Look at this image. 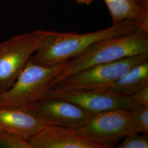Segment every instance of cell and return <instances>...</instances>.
Returning a JSON list of instances; mask_svg holds the SVG:
<instances>
[{
	"mask_svg": "<svg viewBox=\"0 0 148 148\" xmlns=\"http://www.w3.org/2000/svg\"><path fill=\"white\" fill-rule=\"evenodd\" d=\"M110 12L112 24L125 21L139 22L148 31V8L137 0H103Z\"/></svg>",
	"mask_w": 148,
	"mask_h": 148,
	"instance_id": "obj_11",
	"label": "cell"
},
{
	"mask_svg": "<svg viewBox=\"0 0 148 148\" xmlns=\"http://www.w3.org/2000/svg\"><path fill=\"white\" fill-rule=\"evenodd\" d=\"M134 132L148 133V105L133 104L130 110Z\"/></svg>",
	"mask_w": 148,
	"mask_h": 148,
	"instance_id": "obj_13",
	"label": "cell"
},
{
	"mask_svg": "<svg viewBox=\"0 0 148 148\" xmlns=\"http://www.w3.org/2000/svg\"><path fill=\"white\" fill-rule=\"evenodd\" d=\"M139 30L146 31L139 22L128 20L100 31L87 34L40 30V43L31 59L48 66L64 63L94 43Z\"/></svg>",
	"mask_w": 148,
	"mask_h": 148,
	"instance_id": "obj_1",
	"label": "cell"
},
{
	"mask_svg": "<svg viewBox=\"0 0 148 148\" xmlns=\"http://www.w3.org/2000/svg\"><path fill=\"white\" fill-rule=\"evenodd\" d=\"M148 86V61H146L133 67L104 91L130 96Z\"/></svg>",
	"mask_w": 148,
	"mask_h": 148,
	"instance_id": "obj_12",
	"label": "cell"
},
{
	"mask_svg": "<svg viewBox=\"0 0 148 148\" xmlns=\"http://www.w3.org/2000/svg\"><path fill=\"white\" fill-rule=\"evenodd\" d=\"M145 53H148V32L143 30L99 41L66 61L52 81L51 88L68 77L85 69Z\"/></svg>",
	"mask_w": 148,
	"mask_h": 148,
	"instance_id": "obj_2",
	"label": "cell"
},
{
	"mask_svg": "<svg viewBox=\"0 0 148 148\" xmlns=\"http://www.w3.org/2000/svg\"><path fill=\"white\" fill-rule=\"evenodd\" d=\"M102 148H112L134 132L129 110L116 109L93 114L85 122L72 127Z\"/></svg>",
	"mask_w": 148,
	"mask_h": 148,
	"instance_id": "obj_5",
	"label": "cell"
},
{
	"mask_svg": "<svg viewBox=\"0 0 148 148\" xmlns=\"http://www.w3.org/2000/svg\"><path fill=\"white\" fill-rule=\"evenodd\" d=\"M51 98L69 101L92 114L116 109L130 110L133 106L130 96L100 90H64L51 88L44 99Z\"/></svg>",
	"mask_w": 148,
	"mask_h": 148,
	"instance_id": "obj_7",
	"label": "cell"
},
{
	"mask_svg": "<svg viewBox=\"0 0 148 148\" xmlns=\"http://www.w3.org/2000/svg\"><path fill=\"white\" fill-rule=\"evenodd\" d=\"M124 140L117 148H148V136L131 133L123 138Z\"/></svg>",
	"mask_w": 148,
	"mask_h": 148,
	"instance_id": "obj_15",
	"label": "cell"
},
{
	"mask_svg": "<svg viewBox=\"0 0 148 148\" xmlns=\"http://www.w3.org/2000/svg\"><path fill=\"white\" fill-rule=\"evenodd\" d=\"M64 63L48 66L30 58L11 88L0 94V108L32 109L47 95Z\"/></svg>",
	"mask_w": 148,
	"mask_h": 148,
	"instance_id": "obj_3",
	"label": "cell"
},
{
	"mask_svg": "<svg viewBox=\"0 0 148 148\" xmlns=\"http://www.w3.org/2000/svg\"><path fill=\"white\" fill-rule=\"evenodd\" d=\"M47 123L32 109L0 108V131L27 140Z\"/></svg>",
	"mask_w": 148,
	"mask_h": 148,
	"instance_id": "obj_10",
	"label": "cell"
},
{
	"mask_svg": "<svg viewBox=\"0 0 148 148\" xmlns=\"http://www.w3.org/2000/svg\"><path fill=\"white\" fill-rule=\"evenodd\" d=\"M133 104L148 105V86L130 95Z\"/></svg>",
	"mask_w": 148,
	"mask_h": 148,
	"instance_id": "obj_16",
	"label": "cell"
},
{
	"mask_svg": "<svg viewBox=\"0 0 148 148\" xmlns=\"http://www.w3.org/2000/svg\"><path fill=\"white\" fill-rule=\"evenodd\" d=\"M146 61L148 53L97 65L68 77L51 88L104 91L133 67Z\"/></svg>",
	"mask_w": 148,
	"mask_h": 148,
	"instance_id": "obj_4",
	"label": "cell"
},
{
	"mask_svg": "<svg viewBox=\"0 0 148 148\" xmlns=\"http://www.w3.org/2000/svg\"><path fill=\"white\" fill-rule=\"evenodd\" d=\"M0 148H32L29 142L9 133L0 131Z\"/></svg>",
	"mask_w": 148,
	"mask_h": 148,
	"instance_id": "obj_14",
	"label": "cell"
},
{
	"mask_svg": "<svg viewBox=\"0 0 148 148\" xmlns=\"http://www.w3.org/2000/svg\"><path fill=\"white\" fill-rule=\"evenodd\" d=\"M78 3L84 4L86 5H90V3L93 2L94 0H75Z\"/></svg>",
	"mask_w": 148,
	"mask_h": 148,
	"instance_id": "obj_17",
	"label": "cell"
},
{
	"mask_svg": "<svg viewBox=\"0 0 148 148\" xmlns=\"http://www.w3.org/2000/svg\"><path fill=\"white\" fill-rule=\"evenodd\" d=\"M137 1L142 5L148 8V0H137Z\"/></svg>",
	"mask_w": 148,
	"mask_h": 148,
	"instance_id": "obj_18",
	"label": "cell"
},
{
	"mask_svg": "<svg viewBox=\"0 0 148 148\" xmlns=\"http://www.w3.org/2000/svg\"><path fill=\"white\" fill-rule=\"evenodd\" d=\"M40 30L18 35L0 43V94L14 84L41 39Z\"/></svg>",
	"mask_w": 148,
	"mask_h": 148,
	"instance_id": "obj_6",
	"label": "cell"
},
{
	"mask_svg": "<svg viewBox=\"0 0 148 148\" xmlns=\"http://www.w3.org/2000/svg\"><path fill=\"white\" fill-rule=\"evenodd\" d=\"M27 141L32 148H102L74 128L47 125Z\"/></svg>",
	"mask_w": 148,
	"mask_h": 148,
	"instance_id": "obj_9",
	"label": "cell"
},
{
	"mask_svg": "<svg viewBox=\"0 0 148 148\" xmlns=\"http://www.w3.org/2000/svg\"><path fill=\"white\" fill-rule=\"evenodd\" d=\"M47 125L72 127L87 120L93 114L72 102L62 99H44L32 109Z\"/></svg>",
	"mask_w": 148,
	"mask_h": 148,
	"instance_id": "obj_8",
	"label": "cell"
}]
</instances>
